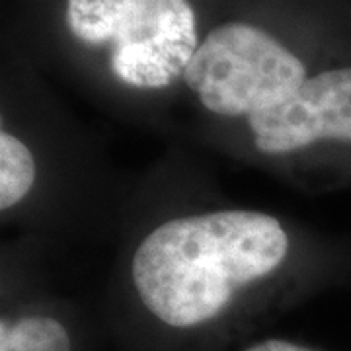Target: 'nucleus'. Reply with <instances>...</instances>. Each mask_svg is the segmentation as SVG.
<instances>
[{
  "label": "nucleus",
  "instance_id": "f03ea898",
  "mask_svg": "<svg viewBox=\"0 0 351 351\" xmlns=\"http://www.w3.org/2000/svg\"><path fill=\"white\" fill-rule=\"evenodd\" d=\"M71 36L106 51L113 78L160 92L184 78L201 39L189 0H66Z\"/></svg>",
  "mask_w": 351,
  "mask_h": 351
},
{
  "label": "nucleus",
  "instance_id": "7ed1b4c3",
  "mask_svg": "<svg viewBox=\"0 0 351 351\" xmlns=\"http://www.w3.org/2000/svg\"><path fill=\"white\" fill-rule=\"evenodd\" d=\"M308 76L306 64L265 29L226 22L201 39L182 80L205 112L246 123L297 94Z\"/></svg>",
  "mask_w": 351,
  "mask_h": 351
},
{
  "label": "nucleus",
  "instance_id": "f257e3e1",
  "mask_svg": "<svg viewBox=\"0 0 351 351\" xmlns=\"http://www.w3.org/2000/svg\"><path fill=\"white\" fill-rule=\"evenodd\" d=\"M291 254L293 237L276 215L256 209L178 215L135 244L129 285L158 324L199 330L274 281Z\"/></svg>",
  "mask_w": 351,
  "mask_h": 351
},
{
  "label": "nucleus",
  "instance_id": "20e7f679",
  "mask_svg": "<svg viewBox=\"0 0 351 351\" xmlns=\"http://www.w3.org/2000/svg\"><path fill=\"white\" fill-rule=\"evenodd\" d=\"M246 133L262 156L324 152L351 172V64L311 75L289 100L250 117Z\"/></svg>",
  "mask_w": 351,
  "mask_h": 351
},
{
  "label": "nucleus",
  "instance_id": "39448f33",
  "mask_svg": "<svg viewBox=\"0 0 351 351\" xmlns=\"http://www.w3.org/2000/svg\"><path fill=\"white\" fill-rule=\"evenodd\" d=\"M0 351H73V334L55 313L25 308L2 316Z\"/></svg>",
  "mask_w": 351,
  "mask_h": 351
},
{
  "label": "nucleus",
  "instance_id": "423d86ee",
  "mask_svg": "<svg viewBox=\"0 0 351 351\" xmlns=\"http://www.w3.org/2000/svg\"><path fill=\"white\" fill-rule=\"evenodd\" d=\"M39 180L38 154L12 127L0 129V211L12 213L36 191Z\"/></svg>",
  "mask_w": 351,
  "mask_h": 351
},
{
  "label": "nucleus",
  "instance_id": "0eeeda50",
  "mask_svg": "<svg viewBox=\"0 0 351 351\" xmlns=\"http://www.w3.org/2000/svg\"><path fill=\"white\" fill-rule=\"evenodd\" d=\"M244 351H316L308 346H301V343H295V341H287V339H263L258 341L250 348H246Z\"/></svg>",
  "mask_w": 351,
  "mask_h": 351
}]
</instances>
